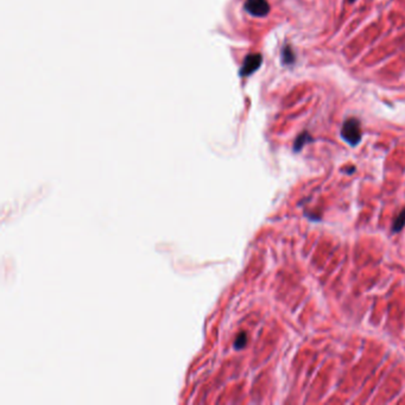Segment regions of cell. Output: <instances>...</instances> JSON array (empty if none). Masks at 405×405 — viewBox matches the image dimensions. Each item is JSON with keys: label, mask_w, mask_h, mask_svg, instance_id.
I'll return each mask as SVG.
<instances>
[{"label": "cell", "mask_w": 405, "mask_h": 405, "mask_svg": "<svg viewBox=\"0 0 405 405\" xmlns=\"http://www.w3.org/2000/svg\"><path fill=\"white\" fill-rule=\"evenodd\" d=\"M348 2H349V3H353V2H354V0H348Z\"/></svg>", "instance_id": "obj_8"}, {"label": "cell", "mask_w": 405, "mask_h": 405, "mask_svg": "<svg viewBox=\"0 0 405 405\" xmlns=\"http://www.w3.org/2000/svg\"><path fill=\"white\" fill-rule=\"evenodd\" d=\"M282 60H283V63H284V64H291V63H293V61H295V53H293L291 48L286 47V48L283 49Z\"/></svg>", "instance_id": "obj_6"}, {"label": "cell", "mask_w": 405, "mask_h": 405, "mask_svg": "<svg viewBox=\"0 0 405 405\" xmlns=\"http://www.w3.org/2000/svg\"><path fill=\"white\" fill-rule=\"evenodd\" d=\"M341 137L351 146H355L361 140V126L360 121L355 118H349L342 125Z\"/></svg>", "instance_id": "obj_1"}, {"label": "cell", "mask_w": 405, "mask_h": 405, "mask_svg": "<svg viewBox=\"0 0 405 405\" xmlns=\"http://www.w3.org/2000/svg\"><path fill=\"white\" fill-rule=\"evenodd\" d=\"M309 141H311L310 135H309V133H307V132H303V133H302V135H300L299 137H297V139L295 140V145H293V150H295V151H301L302 149H303L304 145L308 144Z\"/></svg>", "instance_id": "obj_4"}, {"label": "cell", "mask_w": 405, "mask_h": 405, "mask_svg": "<svg viewBox=\"0 0 405 405\" xmlns=\"http://www.w3.org/2000/svg\"><path fill=\"white\" fill-rule=\"evenodd\" d=\"M245 9L254 17H265L270 12V5L266 0H246Z\"/></svg>", "instance_id": "obj_2"}, {"label": "cell", "mask_w": 405, "mask_h": 405, "mask_svg": "<svg viewBox=\"0 0 405 405\" xmlns=\"http://www.w3.org/2000/svg\"><path fill=\"white\" fill-rule=\"evenodd\" d=\"M263 61L262 55L259 53H252V55H248L245 61H244L242 70H240V75L242 76H248L251 74H253L255 70H258V68L261 67Z\"/></svg>", "instance_id": "obj_3"}, {"label": "cell", "mask_w": 405, "mask_h": 405, "mask_svg": "<svg viewBox=\"0 0 405 405\" xmlns=\"http://www.w3.org/2000/svg\"><path fill=\"white\" fill-rule=\"evenodd\" d=\"M405 226V208L400 211V213L398 214V216L396 217L395 221H393V226H392V231L395 233H398L402 231Z\"/></svg>", "instance_id": "obj_5"}, {"label": "cell", "mask_w": 405, "mask_h": 405, "mask_svg": "<svg viewBox=\"0 0 405 405\" xmlns=\"http://www.w3.org/2000/svg\"><path fill=\"white\" fill-rule=\"evenodd\" d=\"M246 341H247V336H246V334H245V333H242V334H240V335L238 336V338H236L234 346L236 347V348H243V347L246 345Z\"/></svg>", "instance_id": "obj_7"}]
</instances>
